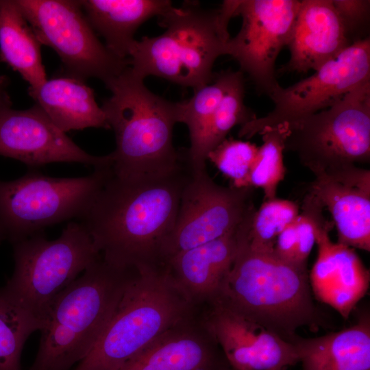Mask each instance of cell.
Returning <instances> with one entry per match:
<instances>
[{
	"instance_id": "obj_19",
	"label": "cell",
	"mask_w": 370,
	"mask_h": 370,
	"mask_svg": "<svg viewBox=\"0 0 370 370\" xmlns=\"http://www.w3.org/2000/svg\"><path fill=\"white\" fill-rule=\"evenodd\" d=\"M332 0H303L287 44L283 71H316L352 44Z\"/></svg>"
},
{
	"instance_id": "obj_26",
	"label": "cell",
	"mask_w": 370,
	"mask_h": 370,
	"mask_svg": "<svg viewBox=\"0 0 370 370\" xmlns=\"http://www.w3.org/2000/svg\"><path fill=\"white\" fill-rule=\"evenodd\" d=\"M43 322L0 288V370H22L21 357L28 337Z\"/></svg>"
},
{
	"instance_id": "obj_28",
	"label": "cell",
	"mask_w": 370,
	"mask_h": 370,
	"mask_svg": "<svg viewBox=\"0 0 370 370\" xmlns=\"http://www.w3.org/2000/svg\"><path fill=\"white\" fill-rule=\"evenodd\" d=\"M299 214V206L293 201L277 197L264 200L247 226L249 247L256 251L273 253L277 237Z\"/></svg>"
},
{
	"instance_id": "obj_11",
	"label": "cell",
	"mask_w": 370,
	"mask_h": 370,
	"mask_svg": "<svg viewBox=\"0 0 370 370\" xmlns=\"http://www.w3.org/2000/svg\"><path fill=\"white\" fill-rule=\"evenodd\" d=\"M370 80L369 37L357 40L315 73L269 95L273 110L241 126L240 137L250 138L265 128L290 125L327 109L360 84Z\"/></svg>"
},
{
	"instance_id": "obj_14",
	"label": "cell",
	"mask_w": 370,
	"mask_h": 370,
	"mask_svg": "<svg viewBox=\"0 0 370 370\" xmlns=\"http://www.w3.org/2000/svg\"><path fill=\"white\" fill-rule=\"evenodd\" d=\"M197 306L233 370H279L299 362L293 343L217 299Z\"/></svg>"
},
{
	"instance_id": "obj_30",
	"label": "cell",
	"mask_w": 370,
	"mask_h": 370,
	"mask_svg": "<svg viewBox=\"0 0 370 370\" xmlns=\"http://www.w3.org/2000/svg\"><path fill=\"white\" fill-rule=\"evenodd\" d=\"M258 147L248 141L224 139L207 156L232 182V186H249V176Z\"/></svg>"
},
{
	"instance_id": "obj_1",
	"label": "cell",
	"mask_w": 370,
	"mask_h": 370,
	"mask_svg": "<svg viewBox=\"0 0 370 370\" xmlns=\"http://www.w3.org/2000/svg\"><path fill=\"white\" fill-rule=\"evenodd\" d=\"M192 173L184 156L178 167L158 176L123 178L112 172L81 219L103 260L138 269L160 264L161 244Z\"/></svg>"
},
{
	"instance_id": "obj_13",
	"label": "cell",
	"mask_w": 370,
	"mask_h": 370,
	"mask_svg": "<svg viewBox=\"0 0 370 370\" xmlns=\"http://www.w3.org/2000/svg\"><path fill=\"white\" fill-rule=\"evenodd\" d=\"M300 4L298 0L238 1L235 16H241L242 25L228 40L226 55L269 96L279 86L275 61L287 46Z\"/></svg>"
},
{
	"instance_id": "obj_2",
	"label": "cell",
	"mask_w": 370,
	"mask_h": 370,
	"mask_svg": "<svg viewBox=\"0 0 370 370\" xmlns=\"http://www.w3.org/2000/svg\"><path fill=\"white\" fill-rule=\"evenodd\" d=\"M251 215L240 225L235 259L212 298L290 342L298 328L317 330L321 323L308 268L252 250L245 239Z\"/></svg>"
},
{
	"instance_id": "obj_25",
	"label": "cell",
	"mask_w": 370,
	"mask_h": 370,
	"mask_svg": "<svg viewBox=\"0 0 370 370\" xmlns=\"http://www.w3.org/2000/svg\"><path fill=\"white\" fill-rule=\"evenodd\" d=\"M232 71H223L213 81L194 90L188 100L177 103V123H184L189 132L190 145L184 151L185 158L194 172L206 169L202 153L206 132L210 119L230 84Z\"/></svg>"
},
{
	"instance_id": "obj_29",
	"label": "cell",
	"mask_w": 370,
	"mask_h": 370,
	"mask_svg": "<svg viewBox=\"0 0 370 370\" xmlns=\"http://www.w3.org/2000/svg\"><path fill=\"white\" fill-rule=\"evenodd\" d=\"M245 80L241 71H233L228 87L214 112L204 137L202 153L208 154L224 139L236 125L254 119L255 114L244 103Z\"/></svg>"
},
{
	"instance_id": "obj_33",
	"label": "cell",
	"mask_w": 370,
	"mask_h": 370,
	"mask_svg": "<svg viewBox=\"0 0 370 370\" xmlns=\"http://www.w3.org/2000/svg\"><path fill=\"white\" fill-rule=\"evenodd\" d=\"M7 106H9L8 97L3 88L1 80H0V111Z\"/></svg>"
},
{
	"instance_id": "obj_12",
	"label": "cell",
	"mask_w": 370,
	"mask_h": 370,
	"mask_svg": "<svg viewBox=\"0 0 370 370\" xmlns=\"http://www.w3.org/2000/svg\"><path fill=\"white\" fill-rule=\"evenodd\" d=\"M252 188L221 186L206 169L193 171L182 189L174 226L161 244L160 263L237 227L255 208Z\"/></svg>"
},
{
	"instance_id": "obj_17",
	"label": "cell",
	"mask_w": 370,
	"mask_h": 370,
	"mask_svg": "<svg viewBox=\"0 0 370 370\" xmlns=\"http://www.w3.org/2000/svg\"><path fill=\"white\" fill-rule=\"evenodd\" d=\"M118 370L233 369L195 306Z\"/></svg>"
},
{
	"instance_id": "obj_9",
	"label": "cell",
	"mask_w": 370,
	"mask_h": 370,
	"mask_svg": "<svg viewBox=\"0 0 370 370\" xmlns=\"http://www.w3.org/2000/svg\"><path fill=\"white\" fill-rule=\"evenodd\" d=\"M288 125L284 151L314 176L370 160V80L331 107Z\"/></svg>"
},
{
	"instance_id": "obj_8",
	"label": "cell",
	"mask_w": 370,
	"mask_h": 370,
	"mask_svg": "<svg viewBox=\"0 0 370 370\" xmlns=\"http://www.w3.org/2000/svg\"><path fill=\"white\" fill-rule=\"evenodd\" d=\"M12 245L14 269L4 288L42 322L57 296L101 256L82 222H70L55 240L41 233Z\"/></svg>"
},
{
	"instance_id": "obj_7",
	"label": "cell",
	"mask_w": 370,
	"mask_h": 370,
	"mask_svg": "<svg viewBox=\"0 0 370 370\" xmlns=\"http://www.w3.org/2000/svg\"><path fill=\"white\" fill-rule=\"evenodd\" d=\"M112 173L106 166L84 177L60 178L29 171L0 180V243L14 244L52 225L81 219Z\"/></svg>"
},
{
	"instance_id": "obj_32",
	"label": "cell",
	"mask_w": 370,
	"mask_h": 370,
	"mask_svg": "<svg viewBox=\"0 0 370 370\" xmlns=\"http://www.w3.org/2000/svg\"><path fill=\"white\" fill-rule=\"evenodd\" d=\"M297 249V235L295 219L294 222L287 226L277 237L273 254L280 260L299 267L296 262Z\"/></svg>"
},
{
	"instance_id": "obj_3",
	"label": "cell",
	"mask_w": 370,
	"mask_h": 370,
	"mask_svg": "<svg viewBox=\"0 0 370 370\" xmlns=\"http://www.w3.org/2000/svg\"><path fill=\"white\" fill-rule=\"evenodd\" d=\"M138 269L114 266L100 256L50 306L29 370H70L92 351Z\"/></svg>"
},
{
	"instance_id": "obj_24",
	"label": "cell",
	"mask_w": 370,
	"mask_h": 370,
	"mask_svg": "<svg viewBox=\"0 0 370 370\" xmlns=\"http://www.w3.org/2000/svg\"><path fill=\"white\" fill-rule=\"evenodd\" d=\"M41 43L15 0H0V58L35 88L47 79Z\"/></svg>"
},
{
	"instance_id": "obj_4",
	"label": "cell",
	"mask_w": 370,
	"mask_h": 370,
	"mask_svg": "<svg viewBox=\"0 0 370 370\" xmlns=\"http://www.w3.org/2000/svg\"><path fill=\"white\" fill-rule=\"evenodd\" d=\"M237 4L224 1L217 10L203 8L196 1L172 5L158 16L165 29L162 34L134 42L129 55L132 71L143 79L154 75L193 90L210 84L214 62L226 55L227 27Z\"/></svg>"
},
{
	"instance_id": "obj_20",
	"label": "cell",
	"mask_w": 370,
	"mask_h": 370,
	"mask_svg": "<svg viewBox=\"0 0 370 370\" xmlns=\"http://www.w3.org/2000/svg\"><path fill=\"white\" fill-rule=\"evenodd\" d=\"M240 225L220 238L182 251L162 264L195 306L214 297L230 271L238 250Z\"/></svg>"
},
{
	"instance_id": "obj_23",
	"label": "cell",
	"mask_w": 370,
	"mask_h": 370,
	"mask_svg": "<svg viewBox=\"0 0 370 370\" xmlns=\"http://www.w3.org/2000/svg\"><path fill=\"white\" fill-rule=\"evenodd\" d=\"M82 10L91 27L105 40L114 56L127 59L136 29L172 6L168 0H82Z\"/></svg>"
},
{
	"instance_id": "obj_34",
	"label": "cell",
	"mask_w": 370,
	"mask_h": 370,
	"mask_svg": "<svg viewBox=\"0 0 370 370\" xmlns=\"http://www.w3.org/2000/svg\"><path fill=\"white\" fill-rule=\"evenodd\" d=\"M286 369H279V370H286Z\"/></svg>"
},
{
	"instance_id": "obj_22",
	"label": "cell",
	"mask_w": 370,
	"mask_h": 370,
	"mask_svg": "<svg viewBox=\"0 0 370 370\" xmlns=\"http://www.w3.org/2000/svg\"><path fill=\"white\" fill-rule=\"evenodd\" d=\"M36 105L64 132L88 127L110 129L94 90L84 80L70 77L47 79L35 88H28Z\"/></svg>"
},
{
	"instance_id": "obj_5",
	"label": "cell",
	"mask_w": 370,
	"mask_h": 370,
	"mask_svg": "<svg viewBox=\"0 0 370 370\" xmlns=\"http://www.w3.org/2000/svg\"><path fill=\"white\" fill-rule=\"evenodd\" d=\"M106 87L111 96L103 103L116 149L110 153L117 177L142 178L168 173L182 161L173 145L177 103L150 91L144 79L128 67Z\"/></svg>"
},
{
	"instance_id": "obj_16",
	"label": "cell",
	"mask_w": 370,
	"mask_h": 370,
	"mask_svg": "<svg viewBox=\"0 0 370 370\" xmlns=\"http://www.w3.org/2000/svg\"><path fill=\"white\" fill-rule=\"evenodd\" d=\"M319 204L315 212V243L317 257L309 273L312 293L347 319L367 293L370 282L369 269L354 249L334 243L329 233L333 224L323 216Z\"/></svg>"
},
{
	"instance_id": "obj_6",
	"label": "cell",
	"mask_w": 370,
	"mask_h": 370,
	"mask_svg": "<svg viewBox=\"0 0 370 370\" xmlns=\"http://www.w3.org/2000/svg\"><path fill=\"white\" fill-rule=\"evenodd\" d=\"M195 308L164 265L138 269L99 340L74 370H118Z\"/></svg>"
},
{
	"instance_id": "obj_15",
	"label": "cell",
	"mask_w": 370,
	"mask_h": 370,
	"mask_svg": "<svg viewBox=\"0 0 370 370\" xmlns=\"http://www.w3.org/2000/svg\"><path fill=\"white\" fill-rule=\"evenodd\" d=\"M0 156L34 167L53 162L111 166V154L90 155L60 130L36 104L25 110L10 106L0 111Z\"/></svg>"
},
{
	"instance_id": "obj_10",
	"label": "cell",
	"mask_w": 370,
	"mask_h": 370,
	"mask_svg": "<svg viewBox=\"0 0 370 370\" xmlns=\"http://www.w3.org/2000/svg\"><path fill=\"white\" fill-rule=\"evenodd\" d=\"M41 45L59 56L68 76L108 86L129 66L97 37L79 1L15 0Z\"/></svg>"
},
{
	"instance_id": "obj_18",
	"label": "cell",
	"mask_w": 370,
	"mask_h": 370,
	"mask_svg": "<svg viewBox=\"0 0 370 370\" xmlns=\"http://www.w3.org/2000/svg\"><path fill=\"white\" fill-rule=\"evenodd\" d=\"M330 212L338 243L370 251V171L351 165L316 175L308 190Z\"/></svg>"
},
{
	"instance_id": "obj_27",
	"label": "cell",
	"mask_w": 370,
	"mask_h": 370,
	"mask_svg": "<svg viewBox=\"0 0 370 370\" xmlns=\"http://www.w3.org/2000/svg\"><path fill=\"white\" fill-rule=\"evenodd\" d=\"M287 134L286 124L265 128L260 134L262 144L251 169L249 186L262 188L264 200L276 197L278 186L284 178L283 151Z\"/></svg>"
},
{
	"instance_id": "obj_21",
	"label": "cell",
	"mask_w": 370,
	"mask_h": 370,
	"mask_svg": "<svg viewBox=\"0 0 370 370\" xmlns=\"http://www.w3.org/2000/svg\"><path fill=\"white\" fill-rule=\"evenodd\" d=\"M303 370H370V316L365 311L342 330L290 341Z\"/></svg>"
},
{
	"instance_id": "obj_31",
	"label": "cell",
	"mask_w": 370,
	"mask_h": 370,
	"mask_svg": "<svg viewBox=\"0 0 370 370\" xmlns=\"http://www.w3.org/2000/svg\"><path fill=\"white\" fill-rule=\"evenodd\" d=\"M350 39V36L369 20L370 1L367 0H332Z\"/></svg>"
}]
</instances>
